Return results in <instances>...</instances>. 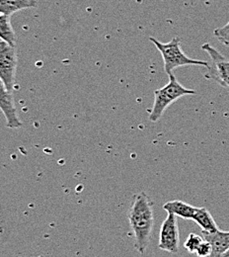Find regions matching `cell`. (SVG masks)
<instances>
[{"mask_svg":"<svg viewBox=\"0 0 229 257\" xmlns=\"http://www.w3.org/2000/svg\"><path fill=\"white\" fill-rule=\"evenodd\" d=\"M154 203L146 193L134 196L129 212V222L134 236V248L144 253L149 245L154 226Z\"/></svg>","mask_w":229,"mask_h":257,"instance_id":"1","label":"cell"},{"mask_svg":"<svg viewBox=\"0 0 229 257\" xmlns=\"http://www.w3.org/2000/svg\"><path fill=\"white\" fill-rule=\"evenodd\" d=\"M169 76V82L162 88L156 89L154 91V103L150 110L148 120L152 123L158 122L166 109L176 102L178 99L186 95H193L196 92L193 89H188L183 86L176 78L174 73H171Z\"/></svg>","mask_w":229,"mask_h":257,"instance_id":"2","label":"cell"},{"mask_svg":"<svg viewBox=\"0 0 229 257\" xmlns=\"http://www.w3.org/2000/svg\"><path fill=\"white\" fill-rule=\"evenodd\" d=\"M150 42L154 44L157 50L160 52L164 62V70L169 75L172 71L180 66L186 65H201L206 67L208 62L195 60L189 58L181 48V39L179 37L173 38L169 43H161L157 39L150 37Z\"/></svg>","mask_w":229,"mask_h":257,"instance_id":"3","label":"cell"},{"mask_svg":"<svg viewBox=\"0 0 229 257\" xmlns=\"http://www.w3.org/2000/svg\"><path fill=\"white\" fill-rule=\"evenodd\" d=\"M201 50L204 51L210 59L206 66L207 71L204 73V77L217 82L222 87L229 88V59L225 58L209 43L203 44Z\"/></svg>","mask_w":229,"mask_h":257,"instance_id":"4","label":"cell"},{"mask_svg":"<svg viewBox=\"0 0 229 257\" xmlns=\"http://www.w3.org/2000/svg\"><path fill=\"white\" fill-rule=\"evenodd\" d=\"M18 57L16 47L0 42V78L9 91L15 87Z\"/></svg>","mask_w":229,"mask_h":257,"instance_id":"5","label":"cell"},{"mask_svg":"<svg viewBox=\"0 0 229 257\" xmlns=\"http://www.w3.org/2000/svg\"><path fill=\"white\" fill-rule=\"evenodd\" d=\"M180 245V232L178 220L175 215L168 214L160 227L158 248L169 253L177 254Z\"/></svg>","mask_w":229,"mask_h":257,"instance_id":"6","label":"cell"},{"mask_svg":"<svg viewBox=\"0 0 229 257\" xmlns=\"http://www.w3.org/2000/svg\"><path fill=\"white\" fill-rule=\"evenodd\" d=\"M0 111L3 113L6 126L9 128H19L23 126L22 121L17 112L12 92L7 89L4 82L0 78Z\"/></svg>","mask_w":229,"mask_h":257,"instance_id":"7","label":"cell"},{"mask_svg":"<svg viewBox=\"0 0 229 257\" xmlns=\"http://www.w3.org/2000/svg\"><path fill=\"white\" fill-rule=\"evenodd\" d=\"M204 240L208 241L211 245V254L209 257H221L229 248V231H222L220 229L208 232L201 230Z\"/></svg>","mask_w":229,"mask_h":257,"instance_id":"8","label":"cell"},{"mask_svg":"<svg viewBox=\"0 0 229 257\" xmlns=\"http://www.w3.org/2000/svg\"><path fill=\"white\" fill-rule=\"evenodd\" d=\"M196 207H194L188 203H185L180 200L169 201L165 203L163 209L168 213L175 215L176 217H180L185 220H192L195 214Z\"/></svg>","mask_w":229,"mask_h":257,"instance_id":"9","label":"cell"},{"mask_svg":"<svg viewBox=\"0 0 229 257\" xmlns=\"http://www.w3.org/2000/svg\"><path fill=\"white\" fill-rule=\"evenodd\" d=\"M37 6L38 0H0V14L11 16L18 11Z\"/></svg>","mask_w":229,"mask_h":257,"instance_id":"10","label":"cell"},{"mask_svg":"<svg viewBox=\"0 0 229 257\" xmlns=\"http://www.w3.org/2000/svg\"><path fill=\"white\" fill-rule=\"evenodd\" d=\"M192 220L200 226L201 230L213 232L219 229L211 214L205 208H196Z\"/></svg>","mask_w":229,"mask_h":257,"instance_id":"11","label":"cell"},{"mask_svg":"<svg viewBox=\"0 0 229 257\" xmlns=\"http://www.w3.org/2000/svg\"><path fill=\"white\" fill-rule=\"evenodd\" d=\"M0 40L16 47V34L11 25L10 16L0 14Z\"/></svg>","mask_w":229,"mask_h":257,"instance_id":"12","label":"cell"},{"mask_svg":"<svg viewBox=\"0 0 229 257\" xmlns=\"http://www.w3.org/2000/svg\"><path fill=\"white\" fill-rule=\"evenodd\" d=\"M202 238L196 233H190L184 243V247L190 252V253H196L197 248L202 242Z\"/></svg>","mask_w":229,"mask_h":257,"instance_id":"13","label":"cell"},{"mask_svg":"<svg viewBox=\"0 0 229 257\" xmlns=\"http://www.w3.org/2000/svg\"><path fill=\"white\" fill-rule=\"evenodd\" d=\"M214 37L218 40V42H220L221 44H223L224 46H229V21L226 25H224L223 27L217 28L213 31Z\"/></svg>","mask_w":229,"mask_h":257,"instance_id":"14","label":"cell"},{"mask_svg":"<svg viewBox=\"0 0 229 257\" xmlns=\"http://www.w3.org/2000/svg\"><path fill=\"white\" fill-rule=\"evenodd\" d=\"M197 257H207L210 256L211 254V245L208 241L203 240L199 247L197 248L196 252Z\"/></svg>","mask_w":229,"mask_h":257,"instance_id":"15","label":"cell"},{"mask_svg":"<svg viewBox=\"0 0 229 257\" xmlns=\"http://www.w3.org/2000/svg\"><path fill=\"white\" fill-rule=\"evenodd\" d=\"M221 257H229V248L223 253V255Z\"/></svg>","mask_w":229,"mask_h":257,"instance_id":"16","label":"cell"}]
</instances>
